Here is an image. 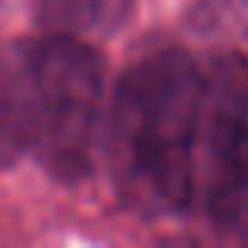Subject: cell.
Returning a JSON list of instances; mask_svg holds the SVG:
<instances>
[{
	"label": "cell",
	"mask_w": 248,
	"mask_h": 248,
	"mask_svg": "<svg viewBox=\"0 0 248 248\" xmlns=\"http://www.w3.org/2000/svg\"><path fill=\"white\" fill-rule=\"evenodd\" d=\"M204 57L160 47L123 73L110 107L107 160L126 207L141 217L195 211Z\"/></svg>",
	"instance_id": "obj_1"
},
{
	"label": "cell",
	"mask_w": 248,
	"mask_h": 248,
	"mask_svg": "<svg viewBox=\"0 0 248 248\" xmlns=\"http://www.w3.org/2000/svg\"><path fill=\"white\" fill-rule=\"evenodd\" d=\"M0 94L19 154L47 173L79 179L91 170L104 107V63L88 41L47 35L0 54Z\"/></svg>",
	"instance_id": "obj_2"
},
{
	"label": "cell",
	"mask_w": 248,
	"mask_h": 248,
	"mask_svg": "<svg viewBox=\"0 0 248 248\" xmlns=\"http://www.w3.org/2000/svg\"><path fill=\"white\" fill-rule=\"evenodd\" d=\"M195 211L220 232L248 242V60L226 50L204 57Z\"/></svg>",
	"instance_id": "obj_3"
},
{
	"label": "cell",
	"mask_w": 248,
	"mask_h": 248,
	"mask_svg": "<svg viewBox=\"0 0 248 248\" xmlns=\"http://www.w3.org/2000/svg\"><path fill=\"white\" fill-rule=\"evenodd\" d=\"M135 0H41V29L47 35H66L91 41L107 38L126 22Z\"/></svg>",
	"instance_id": "obj_4"
},
{
	"label": "cell",
	"mask_w": 248,
	"mask_h": 248,
	"mask_svg": "<svg viewBox=\"0 0 248 248\" xmlns=\"http://www.w3.org/2000/svg\"><path fill=\"white\" fill-rule=\"evenodd\" d=\"M188 29L214 50L248 60V0H198L188 13Z\"/></svg>",
	"instance_id": "obj_5"
}]
</instances>
